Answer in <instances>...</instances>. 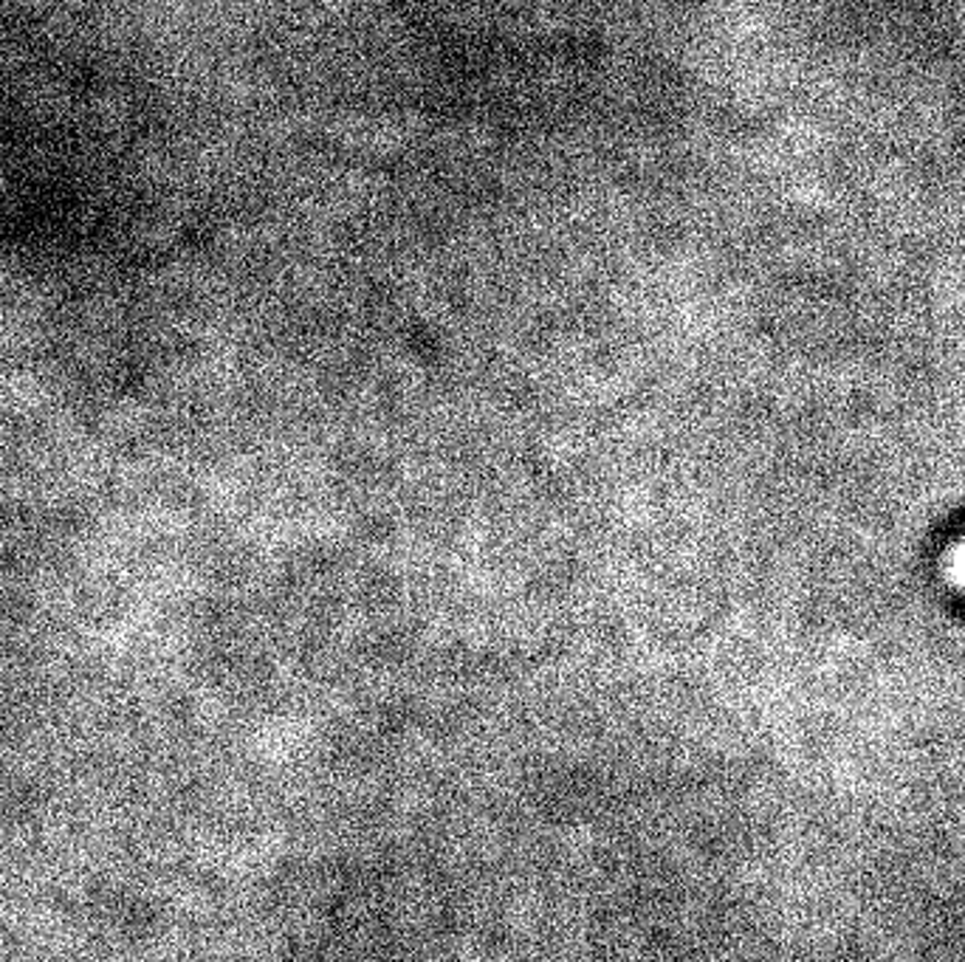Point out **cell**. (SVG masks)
<instances>
[{
    "label": "cell",
    "instance_id": "cell-1",
    "mask_svg": "<svg viewBox=\"0 0 965 962\" xmlns=\"http://www.w3.org/2000/svg\"><path fill=\"white\" fill-rule=\"evenodd\" d=\"M938 582L945 593L957 599H965V531L949 539V545L940 551L938 559Z\"/></svg>",
    "mask_w": 965,
    "mask_h": 962
}]
</instances>
